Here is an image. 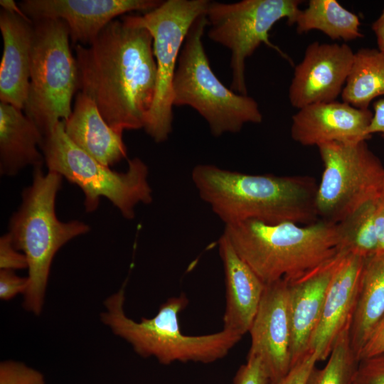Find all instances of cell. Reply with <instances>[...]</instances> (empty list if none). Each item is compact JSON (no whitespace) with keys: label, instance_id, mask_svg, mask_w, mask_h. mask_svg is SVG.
<instances>
[{"label":"cell","instance_id":"cell-4","mask_svg":"<svg viewBox=\"0 0 384 384\" xmlns=\"http://www.w3.org/2000/svg\"><path fill=\"white\" fill-rule=\"evenodd\" d=\"M63 176L42 166L33 168L31 184L21 194V203L11 215L9 232L15 247L28 262V286L23 306L38 315L41 312L51 263L56 252L70 240L88 233L90 226L80 220L62 222L55 213V200Z\"/></svg>","mask_w":384,"mask_h":384},{"label":"cell","instance_id":"cell-35","mask_svg":"<svg viewBox=\"0 0 384 384\" xmlns=\"http://www.w3.org/2000/svg\"><path fill=\"white\" fill-rule=\"evenodd\" d=\"M373 107V117L367 134L371 137L373 134L378 133L384 138V98L375 101Z\"/></svg>","mask_w":384,"mask_h":384},{"label":"cell","instance_id":"cell-34","mask_svg":"<svg viewBox=\"0 0 384 384\" xmlns=\"http://www.w3.org/2000/svg\"><path fill=\"white\" fill-rule=\"evenodd\" d=\"M375 226L378 243L377 254L384 252V193L375 202Z\"/></svg>","mask_w":384,"mask_h":384},{"label":"cell","instance_id":"cell-7","mask_svg":"<svg viewBox=\"0 0 384 384\" xmlns=\"http://www.w3.org/2000/svg\"><path fill=\"white\" fill-rule=\"evenodd\" d=\"M40 148L48 171L60 174L82 191L88 213L95 211L104 197L119 209L123 217L132 220L137 205L152 202L149 169L142 160H129L124 172L111 170L71 141L65 132L63 120L43 137Z\"/></svg>","mask_w":384,"mask_h":384},{"label":"cell","instance_id":"cell-19","mask_svg":"<svg viewBox=\"0 0 384 384\" xmlns=\"http://www.w3.org/2000/svg\"><path fill=\"white\" fill-rule=\"evenodd\" d=\"M0 30L4 43L0 65V100L23 110L30 82L33 22L1 9Z\"/></svg>","mask_w":384,"mask_h":384},{"label":"cell","instance_id":"cell-36","mask_svg":"<svg viewBox=\"0 0 384 384\" xmlns=\"http://www.w3.org/2000/svg\"><path fill=\"white\" fill-rule=\"evenodd\" d=\"M371 27L376 36L378 49L384 53V9Z\"/></svg>","mask_w":384,"mask_h":384},{"label":"cell","instance_id":"cell-31","mask_svg":"<svg viewBox=\"0 0 384 384\" xmlns=\"http://www.w3.org/2000/svg\"><path fill=\"white\" fill-rule=\"evenodd\" d=\"M0 268L13 271L28 268L25 255L15 247L8 233L0 238Z\"/></svg>","mask_w":384,"mask_h":384},{"label":"cell","instance_id":"cell-2","mask_svg":"<svg viewBox=\"0 0 384 384\" xmlns=\"http://www.w3.org/2000/svg\"><path fill=\"white\" fill-rule=\"evenodd\" d=\"M191 178L201 198L225 225L245 220L309 225L319 220L318 184L310 176L247 174L198 164Z\"/></svg>","mask_w":384,"mask_h":384},{"label":"cell","instance_id":"cell-3","mask_svg":"<svg viewBox=\"0 0 384 384\" xmlns=\"http://www.w3.org/2000/svg\"><path fill=\"white\" fill-rule=\"evenodd\" d=\"M223 234L237 254L265 284L297 280L340 252L336 224H267L245 220L225 225Z\"/></svg>","mask_w":384,"mask_h":384},{"label":"cell","instance_id":"cell-32","mask_svg":"<svg viewBox=\"0 0 384 384\" xmlns=\"http://www.w3.org/2000/svg\"><path fill=\"white\" fill-rule=\"evenodd\" d=\"M28 286V278L16 275L13 270L0 271V298L10 300L18 294H24Z\"/></svg>","mask_w":384,"mask_h":384},{"label":"cell","instance_id":"cell-27","mask_svg":"<svg viewBox=\"0 0 384 384\" xmlns=\"http://www.w3.org/2000/svg\"><path fill=\"white\" fill-rule=\"evenodd\" d=\"M0 384H46L43 375L26 365L6 361L0 364Z\"/></svg>","mask_w":384,"mask_h":384},{"label":"cell","instance_id":"cell-5","mask_svg":"<svg viewBox=\"0 0 384 384\" xmlns=\"http://www.w3.org/2000/svg\"><path fill=\"white\" fill-rule=\"evenodd\" d=\"M124 301V287L110 296L104 303L102 321L128 342L138 355L154 357L164 365L215 362L227 356L242 338L224 329L206 335L183 334L178 315L188 304L185 294L170 297L154 317H142L139 322L126 315Z\"/></svg>","mask_w":384,"mask_h":384},{"label":"cell","instance_id":"cell-16","mask_svg":"<svg viewBox=\"0 0 384 384\" xmlns=\"http://www.w3.org/2000/svg\"><path fill=\"white\" fill-rule=\"evenodd\" d=\"M364 260L360 256L347 254L334 274L309 345V352L316 353L319 361L329 358L337 338L350 326Z\"/></svg>","mask_w":384,"mask_h":384},{"label":"cell","instance_id":"cell-18","mask_svg":"<svg viewBox=\"0 0 384 384\" xmlns=\"http://www.w3.org/2000/svg\"><path fill=\"white\" fill-rule=\"evenodd\" d=\"M218 250L225 284L223 329L242 337L250 329L265 284L237 254L223 233L218 240Z\"/></svg>","mask_w":384,"mask_h":384},{"label":"cell","instance_id":"cell-11","mask_svg":"<svg viewBox=\"0 0 384 384\" xmlns=\"http://www.w3.org/2000/svg\"><path fill=\"white\" fill-rule=\"evenodd\" d=\"M299 0H243L235 3L210 2L206 11L212 41L230 51L232 81L230 89L247 95L245 60L264 43L288 59L269 39V32L279 21L286 18L294 25L300 11Z\"/></svg>","mask_w":384,"mask_h":384},{"label":"cell","instance_id":"cell-23","mask_svg":"<svg viewBox=\"0 0 384 384\" xmlns=\"http://www.w3.org/2000/svg\"><path fill=\"white\" fill-rule=\"evenodd\" d=\"M297 32L318 30L333 40L345 41L363 38L358 16L336 0H310L295 19Z\"/></svg>","mask_w":384,"mask_h":384},{"label":"cell","instance_id":"cell-15","mask_svg":"<svg viewBox=\"0 0 384 384\" xmlns=\"http://www.w3.org/2000/svg\"><path fill=\"white\" fill-rule=\"evenodd\" d=\"M373 117L369 109H359L344 102L314 103L292 116L291 137L303 146L327 142H356L371 137L367 129Z\"/></svg>","mask_w":384,"mask_h":384},{"label":"cell","instance_id":"cell-9","mask_svg":"<svg viewBox=\"0 0 384 384\" xmlns=\"http://www.w3.org/2000/svg\"><path fill=\"white\" fill-rule=\"evenodd\" d=\"M208 0H167L142 15H124L127 22L149 31L156 63V93L144 130L156 142L166 141L172 130V85L178 59L193 22L206 14Z\"/></svg>","mask_w":384,"mask_h":384},{"label":"cell","instance_id":"cell-6","mask_svg":"<svg viewBox=\"0 0 384 384\" xmlns=\"http://www.w3.org/2000/svg\"><path fill=\"white\" fill-rule=\"evenodd\" d=\"M206 14L193 22L182 46L172 85L173 105L193 108L211 134L220 137L238 132L247 123H261L262 114L253 98L225 87L212 70L203 43Z\"/></svg>","mask_w":384,"mask_h":384},{"label":"cell","instance_id":"cell-22","mask_svg":"<svg viewBox=\"0 0 384 384\" xmlns=\"http://www.w3.org/2000/svg\"><path fill=\"white\" fill-rule=\"evenodd\" d=\"M384 314V252L366 258L357 299L349 326L351 348L360 353Z\"/></svg>","mask_w":384,"mask_h":384},{"label":"cell","instance_id":"cell-33","mask_svg":"<svg viewBox=\"0 0 384 384\" xmlns=\"http://www.w3.org/2000/svg\"><path fill=\"white\" fill-rule=\"evenodd\" d=\"M384 352V314L373 329L359 356V361Z\"/></svg>","mask_w":384,"mask_h":384},{"label":"cell","instance_id":"cell-14","mask_svg":"<svg viewBox=\"0 0 384 384\" xmlns=\"http://www.w3.org/2000/svg\"><path fill=\"white\" fill-rule=\"evenodd\" d=\"M354 52L346 44L310 43L302 61L294 68L289 87L292 107L335 101L349 75Z\"/></svg>","mask_w":384,"mask_h":384},{"label":"cell","instance_id":"cell-28","mask_svg":"<svg viewBox=\"0 0 384 384\" xmlns=\"http://www.w3.org/2000/svg\"><path fill=\"white\" fill-rule=\"evenodd\" d=\"M353 384H384V352L359 361Z\"/></svg>","mask_w":384,"mask_h":384},{"label":"cell","instance_id":"cell-10","mask_svg":"<svg viewBox=\"0 0 384 384\" xmlns=\"http://www.w3.org/2000/svg\"><path fill=\"white\" fill-rule=\"evenodd\" d=\"M317 147L323 164L315 197L319 219L336 224L384 193V166L366 141Z\"/></svg>","mask_w":384,"mask_h":384},{"label":"cell","instance_id":"cell-12","mask_svg":"<svg viewBox=\"0 0 384 384\" xmlns=\"http://www.w3.org/2000/svg\"><path fill=\"white\" fill-rule=\"evenodd\" d=\"M161 2L159 0H23L18 5L33 21H63L75 46H90L118 16L132 11L146 13Z\"/></svg>","mask_w":384,"mask_h":384},{"label":"cell","instance_id":"cell-24","mask_svg":"<svg viewBox=\"0 0 384 384\" xmlns=\"http://www.w3.org/2000/svg\"><path fill=\"white\" fill-rule=\"evenodd\" d=\"M341 95L343 102L359 109H368L372 100L384 95V53L369 48L354 53Z\"/></svg>","mask_w":384,"mask_h":384},{"label":"cell","instance_id":"cell-26","mask_svg":"<svg viewBox=\"0 0 384 384\" xmlns=\"http://www.w3.org/2000/svg\"><path fill=\"white\" fill-rule=\"evenodd\" d=\"M321 368L316 366L310 373L305 384H353L359 363L349 338V326L338 338Z\"/></svg>","mask_w":384,"mask_h":384},{"label":"cell","instance_id":"cell-30","mask_svg":"<svg viewBox=\"0 0 384 384\" xmlns=\"http://www.w3.org/2000/svg\"><path fill=\"white\" fill-rule=\"evenodd\" d=\"M318 361L316 354L309 352L292 366L285 375L277 380L269 381L267 384H305Z\"/></svg>","mask_w":384,"mask_h":384},{"label":"cell","instance_id":"cell-29","mask_svg":"<svg viewBox=\"0 0 384 384\" xmlns=\"http://www.w3.org/2000/svg\"><path fill=\"white\" fill-rule=\"evenodd\" d=\"M269 375L261 361L253 356H247V361L238 370L233 384H267Z\"/></svg>","mask_w":384,"mask_h":384},{"label":"cell","instance_id":"cell-20","mask_svg":"<svg viewBox=\"0 0 384 384\" xmlns=\"http://www.w3.org/2000/svg\"><path fill=\"white\" fill-rule=\"evenodd\" d=\"M64 129L74 144L104 166L110 167L127 156L122 133L107 123L94 101L81 91L64 121Z\"/></svg>","mask_w":384,"mask_h":384},{"label":"cell","instance_id":"cell-21","mask_svg":"<svg viewBox=\"0 0 384 384\" xmlns=\"http://www.w3.org/2000/svg\"><path fill=\"white\" fill-rule=\"evenodd\" d=\"M43 136L22 110L0 102V173L14 176L26 166H42L43 155L38 149Z\"/></svg>","mask_w":384,"mask_h":384},{"label":"cell","instance_id":"cell-13","mask_svg":"<svg viewBox=\"0 0 384 384\" xmlns=\"http://www.w3.org/2000/svg\"><path fill=\"white\" fill-rule=\"evenodd\" d=\"M248 332L251 344L247 356L261 361L270 381L285 375L292 367V331L287 280L265 284Z\"/></svg>","mask_w":384,"mask_h":384},{"label":"cell","instance_id":"cell-25","mask_svg":"<svg viewBox=\"0 0 384 384\" xmlns=\"http://www.w3.org/2000/svg\"><path fill=\"white\" fill-rule=\"evenodd\" d=\"M375 202L363 203L336 223L340 252L364 259L377 254Z\"/></svg>","mask_w":384,"mask_h":384},{"label":"cell","instance_id":"cell-8","mask_svg":"<svg viewBox=\"0 0 384 384\" xmlns=\"http://www.w3.org/2000/svg\"><path fill=\"white\" fill-rule=\"evenodd\" d=\"M33 22L30 82L23 110L44 137L59 121L67 120L71 114L79 75L65 22L58 19Z\"/></svg>","mask_w":384,"mask_h":384},{"label":"cell","instance_id":"cell-17","mask_svg":"<svg viewBox=\"0 0 384 384\" xmlns=\"http://www.w3.org/2000/svg\"><path fill=\"white\" fill-rule=\"evenodd\" d=\"M346 255L340 252L303 277L287 281L292 366L309 353L310 339L319 321L328 288Z\"/></svg>","mask_w":384,"mask_h":384},{"label":"cell","instance_id":"cell-1","mask_svg":"<svg viewBox=\"0 0 384 384\" xmlns=\"http://www.w3.org/2000/svg\"><path fill=\"white\" fill-rule=\"evenodd\" d=\"M79 90L96 104L115 131L144 129L156 88L153 38L122 16L87 47H75Z\"/></svg>","mask_w":384,"mask_h":384},{"label":"cell","instance_id":"cell-37","mask_svg":"<svg viewBox=\"0 0 384 384\" xmlns=\"http://www.w3.org/2000/svg\"><path fill=\"white\" fill-rule=\"evenodd\" d=\"M0 5L1 6V9L18 14V16L25 18H29L21 9L19 5L13 0H1Z\"/></svg>","mask_w":384,"mask_h":384}]
</instances>
